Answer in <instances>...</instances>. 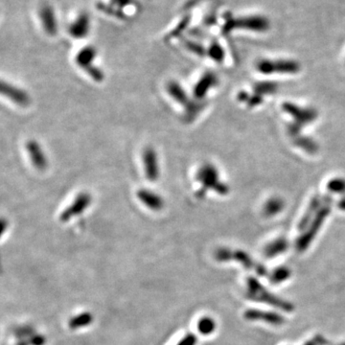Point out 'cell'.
I'll use <instances>...</instances> for the list:
<instances>
[{"mask_svg":"<svg viewBox=\"0 0 345 345\" xmlns=\"http://www.w3.org/2000/svg\"><path fill=\"white\" fill-rule=\"evenodd\" d=\"M196 178L203 185L202 189L197 192V196L200 199L204 198L206 192L210 189L221 195H227L229 193V186L219 180L217 169L212 164H204L198 170Z\"/></svg>","mask_w":345,"mask_h":345,"instance_id":"1","label":"cell"},{"mask_svg":"<svg viewBox=\"0 0 345 345\" xmlns=\"http://www.w3.org/2000/svg\"><path fill=\"white\" fill-rule=\"evenodd\" d=\"M269 26V21L267 17L262 15H248L228 19L224 30L225 32H231L234 29H244L261 33L268 31Z\"/></svg>","mask_w":345,"mask_h":345,"instance_id":"2","label":"cell"},{"mask_svg":"<svg viewBox=\"0 0 345 345\" xmlns=\"http://www.w3.org/2000/svg\"><path fill=\"white\" fill-rule=\"evenodd\" d=\"M247 295L252 298V300L266 302L270 305L278 307L285 311H292L293 306L289 302H285L281 299L275 297L274 295L268 293L255 279H248L247 282Z\"/></svg>","mask_w":345,"mask_h":345,"instance_id":"3","label":"cell"},{"mask_svg":"<svg viewBox=\"0 0 345 345\" xmlns=\"http://www.w3.org/2000/svg\"><path fill=\"white\" fill-rule=\"evenodd\" d=\"M283 110L289 115H291V116H293L295 120L294 124L289 128V132L292 135L298 134L301 126L314 121L318 115L315 110L301 109L289 103H286L285 105H283Z\"/></svg>","mask_w":345,"mask_h":345,"instance_id":"4","label":"cell"},{"mask_svg":"<svg viewBox=\"0 0 345 345\" xmlns=\"http://www.w3.org/2000/svg\"><path fill=\"white\" fill-rule=\"evenodd\" d=\"M329 212H330V207L328 205H326V206L321 207L319 210V212L315 215V220L313 223H311L309 230H307L306 232L298 239V241L296 243V248L299 251L305 250L307 247L309 246L310 243L313 241L314 237L319 232L320 227L322 226L324 220L328 216Z\"/></svg>","mask_w":345,"mask_h":345,"instance_id":"5","label":"cell"},{"mask_svg":"<svg viewBox=\"0 0 345 345\" xmlns=\"http://www.w3.org/2000/svg\"><path fill=\"white\" fill-rule=\"evenodd\" d=\"M257 69L263 74L271 73H296L300 70V65L294 61L263 60L257 64Z\"/></svg>","mask_w":345,"mask_h":345,"instance_id":"6","label":"cell"},{"mask_svg":"<svg viewBox=\"0 0 345 345\" xmlns=\"http://www.w3.org/2000/svg\"><path fill=\"white\" fill-rule=\"evenodd\" d=\"M92 203L91 195L88 192H82L80 193L74 201L71 203V205H68L62 214L60 215V221L63 223H66L73 218L80 216L82 213H84L89 206Z\"/></svg>","mask_w":345,"mask_h":345,"instance_id":"7","label":"cell"},{"mask_svg":"<svg viewBox=\"0 0 345 345\" xmlns=\"http://www.w3.org/2000/svg\"><path fill=\"white\" fill-rule=\"evenodd\" d=\"M38 19L45 34L53 37L59 32V22L57 14L51 5L44 3L39 6L38 11Z\"/></svg>","mask_w":345,"mask_h":345,"instance_id":"8","label":"cell"},{"mask_svg":"<svg viewBox=\"0 0 345 345\" xmlns=\"http://www.w3.org/2000/svg\"><path fill=\"white\" fill-rule=\"evenodd\" d=\"M216 257L220 261H229L230 259H235L241 262L244 267L249 269H254L258 274L264 275L266 274V269L262 266L256 265L255 263L251 260V258L244 253L243 251H232L227 248H221L216 253Z\"/></svg>","mask_w":345,"mask_h":345,"instance_id":"9","label":"cell"},{"mask_svg":"<svg viewBox=\"0 0 345 345\" xmlns=\"http://www.w3.org/2000/svg\"><path fill=\"white\" fill-rule=\"evenodd\" d=\"M142 162L144 167V173L148 180L154 182L159 179L158 157L154 149L148 147L144 150L142 154Z\"/></svg>","mask_w":345,"mask_h":345,"instance_id":"10","label":"cell"},{"mask_svg":"<svg viewBox=\"0 0 345 345\" xmlns=\"http://www.w3.org/2000/svg\"><path fill=\"white\" fill-rule=\"evenodd\" d=\"M90 28H91V21H90V14L83 12L77 14L76 17L68 26L67 31L72 38L75 39H82L89 36Z\"/></svg>","mask_w":345,"mask_h":345,"instance_id":"11","label":"cell"},{"mask_svg":"<svg viewBox=\"0 0 345 345\" xmlns=\"http://www.w3.org/2000/svg\"><path fill=\"white\" fill-rule=\"evenodd\" d=\"M26 151L31 163L38 171H44L48 167V159L42 150L40 144L36 140H29L26 143Z\"/></svg>","mask_w":345,"mask_h":345,"instance_id":"12","label":"cell"},{"mask_svg":"<svg viewBox=\"0 0 345 345\" xmlns=\"http://www.w3.org/2000/svg\"><path fill=\"white\" fill-rule=\"evenodd\" d=\"M1 93L15 105L20 107L28 106L31 101L30 96L25 90L14 87L12 84L4 81L1 82Z\"/></svg>","mask_w":345,"mask_h":345,"instance_id":"13","label":"cell"},{"mask_svg":"<svg viewBox=\"0 0 345 345\" xmlns=\"http://www.w3.org/2000/svg\"><path fill=\"white\" fill-rule=\"evenodd\" d=\"M136 197L143 205L152 211H160L164 207L163 198L150 189L141 188L136 192Z\"/></svg>","mask_w":345,"mask_h":345,"instance_id":"14","label":"cell"},{"mask_svg":"<svg viewBox=\"0 0 345 345\" xmlns=\"http://www.w3.org/2000/svg\"><path fill=\"white\" fill-rule=\"evenodd\" d=\"M217 76L212 72H206L199 80L194 89V96L196 100L202 101L213 87L217 85Z\"/></svg>","mask_w":345,"mask_h":345,"instance_id":"15","label":"cell"},{"mask_svg":"<svg viewBox=\"0 0 345 345\" xmlns=\"http://www.w3.org/2000/svg\"><path fill=\"white\" fill-rule=\"evenodd\" d=\"M166 90L175 102L179 103L185 107L191 102L185 90L177 81H170L169 83H167Z\"/></svg>","mask_w":345,"mask_h":345,"instance_id":"16","label":"cell"},{"mask_svg":"<svg viewBox=\"0 0 345 345\" xmlns=\"http://www.w3.org/2000/svg\"><path fill=\"white\" fill-rule=\"evenodd\" d=\"M96 56H97V51L95 47L88 45L78 52L75 58V62L83 70H85L86 68L93 65V62Z\"/></svg>","mask_w":345,"mask_h":345,"instance_id":"17","label":"cell"},{"mask_svg":"<svg viewBox=\"0 0 345 345\" xmlns=\"http://www.w3.org/2000/svg\"><path fill=\"white\" fill-rule=\"evenodd\" d=\"M244 317L247 320H265L268 323L273 324V325H280L283 323V318L275 315L273 313H268V312H263V311H257V310H251L245 313Z\"/></svg>","mask_w":345,"mask_h":345,"instance_id":"18","label":"cell"},{"mask_svg":"<svg viewBox=\"0 0 345 345\" xmlns=\"http://www.w3.org/2000/svg\"><path fill=\"white\" fill-rule=\"evenodd\" d=\"M322 203V200L317 197V198H314L313 201L311 202V205L309 206L308 208V211L305 214V216L301 219L300 221V224H299V229L301 230H304L307 228L309 222L311 221V219L313 217V215L317 214L319 212V208L320 207V205Z\"/></svg>","mask_w":345,"mask_h":345,"instance_id":"19","label":"cell"},{"mask_svg":"<svg viewBox=\"0 0 345 345\" xmlns=\"http://www.w3.org/2000/svg\"><path fill=\"white\" fill-rule=\"evenodd\" d=\"M287 248L288 242L285 239L280 238L267 245V247L265 248V254L267 257H274L284 252Z\"/></svg>","mask_w":345,"mask_h":345,"instance_id":"20","label":"cell"},{"mask_svg":"<svg viewBox=\"0 0 345 345\" xmlns=\"http://www.w3.org/2000/svg\"><path fill=\"white\" fill-rule=\"evenodd\" d=\"M283 206H284V203L281 199H270V201H268L265 205L264 213L268 217L274 216L275 214L281 211Z\"/></svg>","mask_w":345,"mask_h":345,"instance_id":"21","label":"cell"},{"mask_svg":"<svg viewBox=\"0 0 345 345\" xmlns=\"http://www.w3.org/2000/svg\"><path fill=\"white\" fill-rule=\"evenodd\" d=\"M93 320V317L89 314V313H85V314H81L80 316L74 317L72 320L69 322V326L72 329H76V328H82V327H86L89 324L91 323V321Z\"/></svg>","mask_w":345,"mask_h":345,"instance_id":"22","label":"cell"},{"mask_svg":"<svg viewBox=\"0 0 345 345\" xmlns=\"http://www.w3.org/2000/svg\"><path fill=\"white\" fill-rule=\"evenodd\" d=\"M204 109V105L201 101H191L185 107V119L191 121Z\"/></svg>","mask_w":345,"mask_h":345,"instance_id":"23","label":"cell"},{"mask_svg":"<svg viewBox=\"0 0 345 345\" xmlns=\"http://www.w3.org/2000/svg\"><path fill=\"white\" fill-rule=\"evenodd\" d=\"M216 328L215 321L210 318H204L198 322V330L203 335H209L214 332Z\"/></svg>","mask_w":345,"mask_h":345,"instance_id":"24","label":"cell"},{"mask_svg":"<svg viewBox=\"0 0 345 345\" xmlns=\"http://www.w3.org/2000/svg\"><path fill=\"white\" fill-rule=\"evenodd\" d=\"M207 55H209L215 62L221 63L224 60L225 52L217 41H213L207 50Z\"/></svg>","mask_w":345,"mask_h":345,"instance_id":"25","label":"cell"},{"mask_svg":"<svg viewBox=\"0 0 345 345\" xmlns=\"http://www.w3.org/2000/svg\"><path fill=\"white\" fill-rule=\"evenodd\" d=\"M291 275V271L290 269H288L287 268H278L275 270H273L272 274L270 275V280L277 284V283H280V282L285 281L287 280Z\"/></svg>","mask_w":345,"mask_h":345,"instance_id":"26","label":"cell"},{"mask_svg":"<svg viewBox=\"0 0 345 345\" xmlns=\"http://www.w3.org/2000/svg\"><path fill=\"white\" fill-rule=\"evenodd\" d=\"M295 145H297L298 147L302 148L303 150H305L307 152L310 153H314L318 150V145L316 144V142L308 138V137H301V138H297V140H295Z\"/></svg>","mask_w":345,"mask_h":345,"instance_id":"27","label":"cell"},{"mask_svg":"<svg viewBox=\"0 0 345 345\" xmlns=\"http://www.w3.org/2000/svg\"><path fill=\"white\" fill-rule=\"evenodd\" d=\"M84 71H86V73L93 81H95L97 83H102L103 81L105 80V74H104L102 69L99 68L98 66L94 65V64L91 65L90 67H88V68H86Z\"/></svg>","mask_w":345,"mask_h":345,"instance_id":"28","label":"cell"},{"mask_svg":"<svg viewBox=\"0 0 345 345\" xmlns=\"http://www.w3.org/2000/svg\"><path fill=\"white\" fill-rule=\"evenodd\" d=\"M254 89H255L257 94H270V93H273L276 91L277 84L269 83V82L259 83V84H256Z\"/></svg>","mask_w":345,"mask_h":345,"instance_id":"29","label":"cell"},{"mask_svg":"<svg viewBox=\"0 0 345 345\" xmlns=\"http://www.w3.org/2000/svg\"><path fill=\"white\" fill-rule=\"evenodd\" d=\"M328 189L332 193H345V180L335 179L328 183Z\"/></svg>","mask_w":345,"mask_h":345,"instance_id":"30","label":"cell"},{"mask_svg":"<svg viewBox=\"0 0 345 345\" xmlns=\"http://www.w3.org/2000/svg\"><path fill=\"white\" fill-rule=\"evenodd\" d=\"M185 46L190 50V51L195 53L196 55L200 56V57H204L205 55H207V50L205 49V47L197 42H194V41H191V40H188L186 41L185 43Z\"/></svg>","mask_w":345,"mask_h":345,"instance_id":"31","label":"cell"},{"mask_svg":"<svg viewBox=\"0 0 345 345\" xmlns=\"http://www.w3.org/2000/svg\"><path fill=\"white\" fill-rule=\"evenodd\" d=\"M197 345V338L194 335H187L184 337L177 345Z\"/></svg>","mask_w":345,"mask_h":345,"instance_id":"32","label":"cell"},{"mask_svg":"<svg viewBox=\"0 0 345 345\" xmlns=\"http://www.w3.org/2000/svg\"><path fill=\"white\" fill-rule=\"evenodd\" d=\"M247 102H248L249 107H255L257 105L262 103V96H260V94H257L253 97H250Z\"/></svg>","mask_w":345,"mask_h":345,"instance_id":"33","label":"cell"},{"mask_svg":"<svg viewBox=\"0 0 345 345\" xmlns=\"http://www.w3.org/2000/svg\"><path fill=\"white\" fill-rule=\"evenodd\" d=\"M325 344H326V341L323 338L317 337V338H315L314 340H312L311 342H309L305 345H324Z\"/></svg>","mask_w":345,"mask_h":345,"instance_id":"34","label":"cell"},{"mask_svg":"<svg viewBox=\"0 0 345 345\" xmlns=\"http://www.w3.org/2000/svg\"><path fill=\"white\" fill-rule=\"evenodd\" d=\"M340 208L343 209V210H345V199H343L340 203Z\"/></svg>","mask_w":345,"mask_h":345,"instance_id":"35","label":"cell"},{"mask_svg":"<svg viewBox=\"0 0 345 345\" xmlns=\"http://www.w3.org/2000/svg\"><path fill=\"white\" fill-rule=\"evenodd\" d=\"M345 345V344H344V345Z\"/></svg>","mask_w":345,"mask_h":345,"instance_id":"36","label":"cell"}]
</instances>
